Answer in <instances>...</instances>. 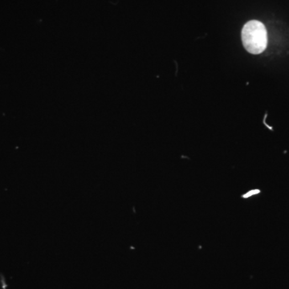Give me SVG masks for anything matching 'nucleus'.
Returning a JSON list of instances; mask_svg holds the SVG:
<instances>
[{
	"label": "nucleus",
	"mask_w": 289,
	"mask_h": 289,
	"mask_svg": "<svg viewBox=\"0 0 289 289\" xmlns=\"http://www.w3.org/2000/svg\"><path fill=\"white\" fill-rule=\"evenodd\" d=\"M242 40L248 53L254 55L263 53L268 44V33L264 23L257 20L246 23L242 31Z\"/></svg>",
	"instance_id": "f257e3e1"
}]
</instances>
